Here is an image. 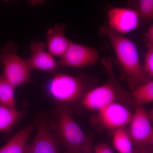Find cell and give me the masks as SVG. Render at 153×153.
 Wrapping results in <instances>:
<instances>
[{
  "label": "cell",
  "mask_w": 153,
  "mask_h": 153,
  "mask_svg": "<svg viewBox=\"0 0 153 153\" xmlns=\"http://www.w3.org/2000/svg\"><path fill=\"white\" fill-rule=\"evenodd\" d=\"M99 33L109 40L122 75L131 91L150 80L145 74L140 62L138 50L131 40L115 32L107 23L100 27Z\"/></svg>",
  "instance_id": "6da1fadb"
},
{
  "label": "cell",
  "mask_w": 153,
  "mask_h": 153,
  "mask_svg": "<svg viewBox=\"0 0 153 153\" xmlns=\"http://www.w3.org/2000/svg\"><path fill=\"white\" fill-rule=\"evenodd\" d=\"M54 115L53 129L59 143L66 148V153H90L91 141L74 120L69 107L57 104Z\"/></svg>",
  "instance_id": "7a4b0ae2"
},
{
  "label": "cell",
  "mask_w": 153,
  "mask_h": 153,
  "mask_svg": "<svg viewBox=\"0 0 153 153\" xmlns=\"http://www.w3.org/2000/svg\"><path fill=\"white\" fill-rule=\"evenodd\" d=\"M102 63L109 77L106 83L90 89L82 97V106L90 111L99 110L112 102L130 99L115 76L113 62L111 57L102 59Z\"/></svg>",
  "instance_id": "3957f363"
},
{
  "label": "cell",
  "mask_w": 153,
  "mask_h": 153,
  "mask_svg": "<svg viewBox=\"0 0 153 153\" xmlns=\"http://www.w3.org/2000/svg\"><path fill=\"white\" fill-rule=\"evenodd\" d=\"M89 80L84 75L74 76L56 74L49 81L47 90L57 104L67 105L81 101L89 91Z\"/></svg>",
  "instance_id": "277c9868"
},
{
  "label": "cell",
  "mask_w": 153,
  "mask_h": 153,
  "mask_svg": "<svg viewBox=\"0 0 153 153\" xmlns=\"http://www.w3.org/2000/svg\"><path fill=\"white\" fill-rule=\"evenodd\" d=\"M17 46L10 42L2 49L0 63L4 67L2 76L16 89L32 82L30 68L26 59L17 54Z\"/></svg>",
  "instance_id": "5b68a950"
},
{
  "label": "cell",
  "mask_w": 153,
  "mask_h": 153,
  "mask_svg": "<svg viewBox=\"0 0 153 153\" xmlns=\"http://www.w3.org/2000/svg\"><path fill=\"white\" fill-rule=\"evenodd\" d=\"M128 130L134 146L140 149L152 146L153 128L143 105H136Z\"/></svg>",
  "instance_id": "8992f818"
},
{
  "label": "cell",
  "mask_w": 153,
  "mask_h": 153,
  "mask_svg": "<svg viewBox=\"0 0 153 153\" xmlns=\"http://www.w3.org/2000/svg\"><path fill=\"white\" fill-rule=\"evenodd\" d=\"M99 59L98 49L72 42L60 58L58 65L75 68H82L93 66Z\"/></svg>",
  "instance_id": "52a82bcc"
},
{
  "label": "cell",
  "mask_w": 153,
  "mask_h": 153,
  "mask_svg": "<svg viewBox=\"0 0 153 153\" xmlns=\"http://www.w3.org/2000/svg\"><path fill=\"white\" fill-rule=\"evenodd\" d=\"M37 133L24 153H60L59 142L49 128L46 118L41 116L37 124Z\"/></svg>",
  "instance_id": "ba28073f"
},
{
  "label": "cell",
  "mask_w": 153,
  "mask_h": 153,
  "mask_svg": "<svg viewBox=\"0 0 153 153\" xmlns=\"http://www.w3.org/2000/svg\"><path fill=\"white\" fill-rule=\"evenodd\" d=\"M107 17L110 27L123 36L136 30L140 22L138 13L130 7H111L107 11Z\"/></svg>",
  "instance_id": "9c48e42d"
},
{
  "label": "cell",
  "mask_w": 153,
  "mask_h": 153,
  "mask_svg": "<svg viewBox=\"0 0 153 153\" xmlns=\"http://www.w3.org/2000/svg\"><path fill=\"white\" fill-rule=\"evenodd\" d=\"M98 112L99 120L102 125L114 130L129 124L133 116L130 109L120 102H112Z\"/></svg>",
  "instance_id": "30bf717a"
},
{
  "label": "cell",
  "mask_w": 153,
  "mask_h": 153,
  "mask_svg": "<svg viewBox=\"0 0 153 153\" xmlns=\"http://www.w3.org/2000/svg\"><path fill=\"white\" fill-rule=\"evenodd\" d=\"M46 44L43 42L35 41L31 44V55L26 59L31 71L36 69L52 73H56L59 66L58 63L54 57L46 51Z\"/></svg>",
  "instance_id": "8fae6325"
},
{
  "label": "cell",
  "mask_w": 153,
  "mask_h": 153,
  "mask_svg": "<svg viewBox=\"0 0 153 153\" xmlns=\"http://www.w3.org/2000/svg\"><path fill=\"white\" fill-rule=\"evenodd\" d=\"M65 27L63 24L57 23L47 30V49L53 57L61 58L72 43L64 34Z\"/></svg>",
  "instance_id": "7c38bea8"
},
{
  "label": "cell",
  "mask_w": 153,
  "mask_h": 153,
  "mask_svg": "<svg viewBox=\"0 0 153 153\" xmlns=\"http://www.w3.org/2000/svg\"><path fill=\"white\" fill-rule=\"evenodd\" d=\"M37 124V122L34 121L30 125L17 133L0 149V153H24L28 140Z\"/></svg>",
  "instance_id": "4fadbf2b"
},
{
  "label": "cell",
  "mask_w": 153,
  "mask_h": 153,
  "mask_svg": "<svg viewBox=\"0 0 153 153\" xmlns=\"http://www.w3.org/2000/svg\"><path fill=\"white\" fill-rule=\"evenodd\" d=\"M114 147L119 153H136L133 143L125 127L114 130L113 134Z\"/></svg>",
  "instance_id": "5bb4252c"
},
{
  "label": "cell",
  "mask_w": 153,
  "mask_h": 153,
  "mask_svg": "<svg viewBox=\"0 0 153 153\" xmlns=\"http://www.w3.org/2000/svg\"><path fill=\"white\" fill-rule=\"evenodd\" d=\"M23 115L24 112L22 110L13 109L0 103V131L10 130Z\"/></svg>",
  "instance_id": "9a60e30c"
},
{
  "label": "cell",
  "mask_w": 153,
  "mask_h": 153,
  "mask_svg": "<svg viewBox=\"0 0 153 153\" xmlns=\"http://www.w3.org/2000/svg\"><path fill=\"white\" fill-rule=\"evenodd\" d=\"M130 99L137 105H143L153 101V81L152 79L140 85L132 91L130 94Z\"/></svg>",
  "instance_id": "2e32d148"
},
{
  "label": "cell",
  "mask_w": 153,
  "mask_h": 153,
  "mask_svg": "<svg viewBox=\"0 0 153 153\" xmlns=\"http://www.w3.org/2000/svg\"><path fill=\"white\" fill-rule=\"evenodd\" d=\"M15 89L2 75L0 76V103L13 109H16Z\"/></svg>",
  "instance_id": "e0dca14e"
},
{
  "label": "cell",
  "mask_w": 153,
  "mask_h": 153,
  "mask_svg": "<svg viewBox=\"0 0 153 153\" xmlns=\"http://www.w3.org/2000/svg\"><path fill=\"white\" fill-rule=\"evenodd\" d=\"M132 7L139 16L140 20L145 23L152 22L153 19V0H138L131 2Z\"/></svg>",
  "instance_id": "ac0fdd59"
},
{
  "label": "cell",
  "mask_w": 153,
  "mask_h": 153,
  "mask_svg": "<svg viewBox=\"0 0 153 153\" xmlns=\"http://www.w3.org/2000/svg\"><path fill=\"white\" fill-rule=\"evenodd\" d=\"M147 50L145 55L143 69L148 78L153 77V44H147Z\"/></svg>",
  "instance_id": "d6986e66"
},
{
  "label": "cell",
  "mask_w": 153,
  "mask_h": 153,
  "mask_svg": "<svg viewBox=\"0 0 153 153\" xmlns=\"http://www.w3.org/2000/svg\"><path fill=\"white\" fill-rule=\"evenodd\" d=\"M94 150V153H114L110 147L105 143H100L96 146Z\"/></svg>",
  "instance_id": "ffe728a7"
},
{
  "label": "cell",
  "mask_w": 153,
  "mask_h": 153,
  "mask_svg": "<svg viewBox=\"0 0 153 153\" xmlns=\"http://www.w3.org/2000/svg\"><path fill=\"white\" fill-rule=\"evenodd\" d=\"M147 44H153V25L152 24L145 34Z\"/></svg>",
  "instance_id": "44dd1931"
},
{
  "label": "cell",
  "mask_w": 153,
  "mask_h": 153,
  "mask_svg": "<svg viewBox=\"0 0 153 153\" xmlns=\"http://www.w3.org/2000/svg\"><path fill=\"white\" fill-rule=\"evenodd\" d=\"M136 153H153L152 146L144 148V149H136Z\"/></svg>",
  "instance_id": "7402d4cb"
}]
</instances>
